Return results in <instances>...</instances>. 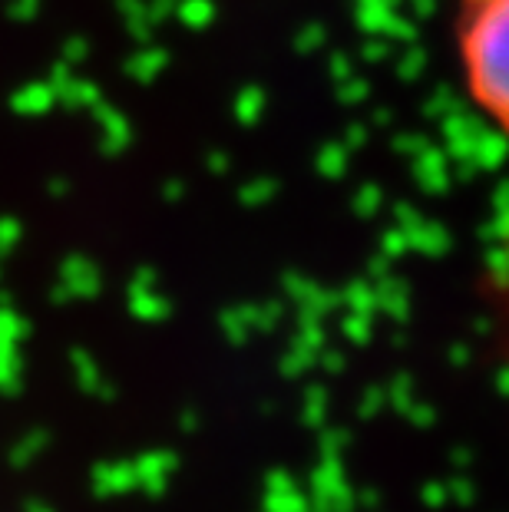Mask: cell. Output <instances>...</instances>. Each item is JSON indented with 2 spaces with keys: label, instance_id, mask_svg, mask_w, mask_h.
<instances>
[{
  "label": "cell",
  "instance_id": "cell-2",
  "mask_svg": "<svg viewBox=\"0 0 509 512\" xmlns=\"http://www.w3.org/2000/svg\"><path fill=\"white\" fill-rule=\"evenodd\" d=\"M490 291L496 301V311L503 318V331L509 337V219L503 225V232L496 235L493 255H490Z\"/></svg>",
  "mask_w": 509,
  "mask_h": 512
},
{
  "label": "cell",
  "instance_id": "cell-1",
  "mask_svg": "<svg viewBox=\"0 0 509 512\" xmlns=\"http://www.w3.org/2000/svg\"><path fill=\"white\" fill-rule=\"evenodd\" d=\"M450 7L463 93L509 139V0H450Z\"/></svg>",
  "mask_w": 509,
  "mask_h": 512
}]
</instances>
